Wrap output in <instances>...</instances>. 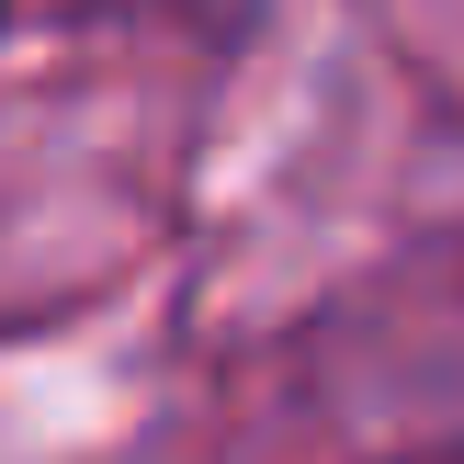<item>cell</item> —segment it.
Segmentation results:
<instances>
[{
  "mask_svg": "<svg viewBox=\"0 0 464 464\" xmlns=\"http://www.w3.org/2000/svg\"><path fill=\"white\" fill-rule=\"evenodd\" d=\"M159 12H193V23H204V12H227V0H159Z\"/></svg>",
  "mask_w": 464,
  "mask_h": 464,
  "instance_id": "3957f363",
  "label": "cell"
},
{
  "mask_svg": "<svg viewBox=\"0 0 464 464\" xmlns=\"http://www.w3.org/2000/svg\"><path fill=\"white\" fill-rule=\"evenodd\" d=\"M374 464H464V430H430V442H397V453H374Z\"/></svg>",
  "mask_w": 464,
  "mask_h": 464,
  "instance_id": "7a4b0ae2",
  "label": "cell"
},
{
  "mask_svg": "<svg viewBox=\"0 0 464 464\" xmlns=\"http://www.w3.org/2000/svg\"><path fill=\"white\" fill-rule=\"evenodd\" d=\"M397 385H430V397H464V216L442 227V249L397 261Z\"/></svg>",
  "mask_w": 464,
  "mask_h": 464,
  "instance_id": "6da1fadb",
  "label": "cell"
},
{
  "mask_svg": "<svg viewBox=\"0 0 464 464\" xmlns=\"http://www.w3.org/2000/svg\"><path fill=\"white\" fill-rule=\"evenodd\" d=\"M23 12H34V0H0V34H12V23H23Z\"/></svg>",
  "mask_w": 464,
  "mask_h": 464,
  "instance_id": "277c9868",
  "label": "cell"
}]
</instances>
